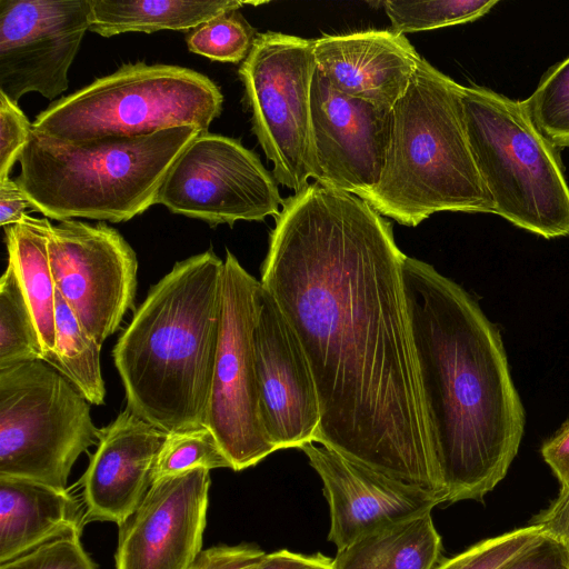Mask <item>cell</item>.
Returning a JSON list of instances; mask_svg holds the SVG:
<instances>
[{
	"mask_svg": "<svg viewBox=\"0 0 569 569\" xmlns=\"http://www.w3.org/2000/svg\"><path fill=\"white\" fill-rule=\"evenodd\" d=\"M313 40L282 32L257 33L239 68L252 129L278 183L295 193L309 182Z\"/></svg>",
	"mask_w": 569,
	"mask_h": 569,
	"instance_id": "9c48e42d",
	"label": "cell"
},
{
	"mask_svg": "<svg viewBox=\"0 0 569 569\" xmlns=\"http://www.w3.org/2000/svg\"><path fill=\"white\" fill-rule=\"evenodd\" d=\"M257 33L239 10L211 18L187 36L188 49L214 61L238 63L249 54Z\"/></svg>",
	"mask_w": 569,
	"mask_h": 569,
	"instance_id": "83f0119b",
	"label": "cell"
},
{
	"mask_svg": "<svg viewBox=\"0 0 569 569\" xmlns=\"http://www.w3.org/2000/svg\"><path fill=\"white\" fill-rule=\"evenodd\" d=\"M258 154L238 140L201 132L170 168L157 203L211 227L276 217L283 199Z\"/></svg>",
	"mask_w": 569,
	"mask_h": 569,
	"instance_id": "8fae6325",
	"label": "cell"
},
{
	"mask_svg": "<svg viewBox=\"0 0 569 569\" xmlns=\"http://www.w3.org/2000/svg\"><path fill=\"white\" fill-rule=\"evenodd\" d=\"M470 149L493 200V213L546 239L569 234V187L557 148L521 101L481 86H461Z\"/></svg>",
	"mask_w": 569,
	"mask_h": 569,
	"instance_id": "8992f818",
	"label": "cell"
},
{
	"mask_svg": "<svg viewBox=\"0 0 569 569\" xmlns=\"http://www.w3.org/2000/svg\"><path fill=\"white\" fill-rule=\"evenodd\" d=\"M98 431L90 402L49 363L0 370V476L64 490Z\"/></svg>",
	"mask_w": 569,
	"mask_h": 569,
	"instance_id": "ba28073f",
	"label": "cell"
},
{
	"mask_svg": "<svg viewBox=\"0 0 569 569\" xmlns=\"http://www.w3.org/2000/svg\"><path fill=\"white\" fill-rule=\"evenodd\" d=\"M261 267L310 366L315 443L393 480L443 492L430 442L392 226L318 182L283 199Z\"/></svg>",
	"mask_w": 569,
	"mask_h": 569,
	"instance_id": "6da1fadb",
	"label": "cell"
},
{
	"mask_svg": "<svg viewBox=\"0 0 569 569\" xmlns=\"http://www.w3.org/2000/svg\"><path fill=\"white\" fill-rule=\"evenodd\" d=\"M260 286V280L227 250L219 341L204 426L234 471L256 466L277 451L260 419L253 342Z\"/></svg>",
	"mask_w": 569,
	"mask_h": 569,
	"instance_id": "30bf717a",
	"label": "cell"
},
{
	"mask_svg": "<svg viewBox=\"0 0 569 569\" xmlns=\"http://www.w3.org/2000/svg\"><path fill=\"white\" fill-rule=\"evenodd\" d=\"M166 437L128 408L99 429L98 447L81 478L87 521L124 522L154 482Z\"/></svg>",
	"mask_w": 569,
	"mask_h": 569,
	"instance_id": "ac0fdd59",
	"label": "cell"
},
{
	"mask_svg": "<svg viewBox=\"0 0 569 569\" xmlns=\"http://www.w3.org/2000/svg\"><path fill=\"white\" fill-rule=\"evenodd\" d=\"M391 110L346 96L316 70L311 87L310 177L360 197L385 164Z\"/></svg>",
	"mask_w": 569,
	"mask_h": 569,
	"instance_id": "5bb4252c",
	"label": "cell"
},
{
	"mask_svg": "<svg viewBox=\"0 0 569 569\" xmlns=\"http://www.w3.org/2000/svg\"><path fill=\"white\" fill-rule=\"evenodd\" d=\"M460 89L421 58L391 109L380 179L359 197L381 216L416 227L441 211L493 213L468 141Z\"/></svg>",
	"mask_w": 569,
	"mask_h": 569,
	"instance_id": "277c9868",
	"label": "cell"
},
{
	"mask_svg": "<svg viewBox=\"0 0 569 569\" xmlns=\"http://www.w3.org/2000/svg\"><path fill=\"white\" fill-rule=\"evenodd\" d=\"M210 483L204 468L156 479L119 526L116 569H189L202 551Z\"/></svg>",
	"mask_w": 569,
	"mask_h": 569,
	"instance_id": "9a60e30c",
	"label": "cell"
},
{
	"mask_svg": "<svg viewBox=\"0 0 569 569\" xmlns=\"http://www.w3.org/2000/svg\"><path fill=\"white\" fill-rule=\"evenodd\" d=\"M101 345L79 322L56 289V365L91 403L103 405L106 386L100 365Z\"/></svg>",
	"mask_w": 569,
	"mask_h": 569,
	"instance_id": "cb8c5ba5",
	"label": "cell"
},
{
	"mask_svg": "<svg viewBox=\"0 0 569 569\" xmlns=\"http://www.w3.org/2000/svg\"><path fill=\"white\" fill-rule=\"evenodd\" d=\"M48 252L56 289L79 322L102 342L133 308L138 260L118 230L62 220L52 226Z\"/></svg>",
	"mask_w": 569,
	"mask_h": 569,
	"instance_id": "7c38bea8",
	"label": "cell"
},
{
	"mask_svg": "<svg viewBox=\"0 0 569 569\" xmlns=\"http://www.w3.org/2000/svg\"><path fill=\"white\" fill-rule=\"evenodd\" d=\"M32 123L18 102L0 92V183L9 179L12 166L27 146Z\"/></svg>",
	"mask_w": 569,
	"mask_h": 569,
	"instance_id": "1f68e13d",
	"label": "cell"
},
{
	"mask_svg": "<svg viewBox=\"0 0 569 569\" xmlns=\"http://www.w3.org/2000/svg\"><path fill=\"white\" fill-rule=\"evenodd\" d=\"M266 555L256 545H218L202 550L189 569H251Z\"/></svg>",
	"mask_w": 569,
	"mask_h": 569,
	"instance_id": "836d02e7",
	"label": "cell"
},
{
	"mask_svg": "<svg viewBox=\"0 0 569 569\" xmlns=\"http://www.w3.org/2000/svg\"><path fill=\"white\" fill-rule=\"evenodd\" d=\"M252 568H253V567H252ZM252 568H251V569H252Z\"/></svg>",
	"mask_w": 569,
	"mask_h": 569,
	"instance_id": "f35d334b",
	"label": "cell"
},
{
	"mask_svg": "<svg viewBox=\"0 0 569 569\" xmlns=\"http://www.w3.org/2000/svg\"><path fill=\"white\" fill-rule=\"evenodd\" d=\"M402 279L442 490L447 502L481 500L507 475L525 431L501 336L433 266L406 256Z\"/></svg>",
	"mask_w": 569,
	"mask_h": 569,
	"instance_id": "7a4b0ae2",
	"label": "cell"
},
{
	"mask_svg": "<svg viewBox=\"0 0 569 569\" xmlns=\"http://www.w3.org/2000/svg\"><path fill=\"white\" fill-rule=\"evenodd\" d=\"M237 0L180 1L90 0L89 30L102 37L126 32L151 33L159 30H192L221 13L239 10Z\"/></svg>",
	"mask_w": 569,
	"mask_h": 569,
	"instance_id": "603a6c76",
	"label": "cell"
},
{
	"mask_svg": "<svg viewBox=\"0 0 569 569\" xmlns=\"http://www.w3.org/2000/svg\"><path fill=\"white\" fill-rule=\"evenodd\" d=\"M90 0H0V92L53 100L90 27Z\"/></svg>",
	"mask_w": 569,
	"mask_h": 569,
	"instance_id": "4fadbf2b",
	"label": "cell"
},
{
	"mask_svg": "<svg viewBox=\"0 0 569 569\" xmlns=\"http://www.w3.org/2000/svg\"><path fill=\"white\" fill-rule=\"evenodd\" d=\"M43 359L30 306L13 266L8 261L0 279V370Z\"/></svg>",
	"mask_w": 569,
	"mask_h": 569,
	"instance_id": "d4e9b609",
	"label": "cell"
},
{
	"mask_svg": "<svg viewBox=\"0 0 569 569\" xmlns=\"http://www.w3.org/2000/svg\"><path fill=\"white\" fill-rule=\"evenodd\" d=\"M441 537L431 511L370 532L337 551L333 569H432Z\"/></svg>",
	"mask_w": 569,
	"mask_h": 569,
	"instance_id": "7402d4cb",
	"label": "cell"
},
{
	"mask_svg": "<svg viewBox=\"0 0 569 569\" xmlns=\"http://www.w3.org/2000/svg\"><path fill=\"white\" fill-rule=\"evenodd\" d=\"M52 224L47 218L26 214L4 228L8 261L13 266L39 332L43 359L56 365V284L48 241Z\"/></svg>",
	"mask_w": 569,
	"mask_h": 569,
	"instance_id": "44dd1931",
	"label": "cell"
},
{
	"mask_svg": "<svg viewBox=\"0 0 569 569\" xmlns=\"http://www.w3.org/2000/svg\"><path fill=\"white\" fill-rule=\"evenodd\" d=\"M500 569H569V543L543 533L537 542Z\"/></svg>",
	"mask_w": 569,
	"mask_h": 569,
	"instance_id": "d6a6232c",
	"label": "cell"
},
{
	"mask_svg": "<svg viewBox=\"0 0 569 569\" xmlns=\"http://www.w3.org/2000/svg\"><path fill=\"white\" fill-rule=\"evenodd\" d=\"M521 103L536 128L556 148L569 147V56L548 69Z\"/></svg>",
	"mask_w": 569,
	"mask_h": 569,
	"instance_id": "4316f807",
	"label": "cell"
},
{
	"mask_svg": "<svg viewBox=\"0 0 569 569\" xmlns=\"http://www.w3.org/2000/svg\"><path fill=\"white\" fill-rule=\"evenodd\" d=\"M541 453L560 482V492L569 491V420L542 445Z\"/></svg>",
	"mask_w": 569,
	"mask_h": 569,
	"instance_id": "e575fe53",
	"label": "cell"
},
{
	"mask_svg": "<svg viewBox=\"0 0 569 569\" xmlns=\"http://www.w3.org/2000/svg\"><path fill=\"white\" fill-rule=\"evenodd\" d=\"M196 468H229L231 463L206 426L167 433L158 453L154 480Z\"/></svg>",
	"mask_w": 569,
	"mask_h": 569,
	"instance_id": "f1b7e54d",
	"label": "cell"
},
{
	"mask_svg": "<svg viewBox=\"0 0 569 569\" xmlns=\"http://www.w3.org/2000/svg\"><path fill=\"white\" fill-rule=\"evenodd\" d=\"M222 102L220 88L198 71L127 63L51 103L32 129L69 142L147 136L181 126L206 132Z\"/></svg>",
	"mask_w": 569,
	"mask_h": 569,
	"instance_id": "52a82bcc",
	"label": "cell"
},
{
	"mask_svg": "<svg viewBox=\"0 0 569 569\" xmlns=\"http://www.w3.org/2000/svg\"><path fill=\"white\" fill-rule=\"evenodd\" d=\"M29 209L34 210L16 180L0 183V223L3 228L21 221Z\"/></svg>",
	"mask_w": 569,
	"mask_h": 569,
	"instance_id": "8d00e7d4",
	"label": "cell"
},
{
	"mask_svg": "<svg viewBox=\"0 0 569 569\" xmlns=\"http://www.w3.org/2000/svg\"><path fill=\"white\" fill-rule=\"evenodd\" d=\"M86 509L67 489L0 476V563L69 532L82 533Z\"/></svg>",
	"mask_w": 569,
	"mask_h": 569,
	"instance_id": "ffe728a7",
	"label": "cell"
},
{
	"mask_svg": "<svg viewBox=\"0 0 569 569\" xmlns=\"http://www.w3.org/2000/svg\"><path fill=\"white\" fill-rule=\"evenodd\" d=\"M223 261L177 262L153 284L112 357L127 408L166 433L204 426L221 319Z\"/></svg>",
	"mask_w": 569,
	"mask_h": 569,
	"instance_id": "3957f363",
	"label": "cell"
},
{
	"mask_svg": "<svg viewBox=\"0 0 569 569\" xmlns=\"http://www.w3.org/2000/svg\"><path fill=\"white\" fill-rule=\"evenodd\" d=\"M543 533L539 526L531 523L482 540L455 557L441 559L432 569H500Z\"/></svg>",
	"mask_w": 569,
	"mask_h": 569,
	"instance_id": "f546056e",
	"label": "cell"
},
{
	"mask_svg": "<svg viewBox=\"0 0 569 569\" xmlns=\"http://www.w3.org/2000/svg\"><path fill=\"white\" fill-rule=\"evenodd\" d=\"M252 569H333V559L322 553L302 555L281 549L266 553Z\"/></svg>",
	"mask_w": 569,
	"mask_h": 569,
	"instance_id": "d590c367",
	"label": "cell"
},
{
	"mask_svg": "<svg viewBox=\"0 0 569 569\" xmlns=\"http://www.w3.org/2000/svg\"><path fill=\"white\" fill-rule=\"evenodd\" d=\"M317 71L337 91L392 109L422 57L392 30L326 34L313 40Z\"/></svg>",
	"mask_w": 569,
	"mask_h": 569,
	"instance_id": "d6986e66",
	"label": "cell"
},
{
	"mask_svg": "<svg viewBox=\"0 0 569 569\" xmlns=\"http://www.w3.org/2000/svg\"><path fill=\"white\" fill-rule=\"evenodd\" d=\"M81 533L69 532L7 562L0 569H97L81 543Z\"/></svg>",
	"mask_w": 569,
	"mask_h": 569,
	"instance_id": "4dcf8cb0",
	"label": "cell"
},
{
	"mask_svg": "<svg viewBox=\"0 0 569 569\" xmlns=\"http://www.w3.org/2000/svg\"><path fill=\"white\" fill-rule=\"evenodd\" d=\"M545 533L569 543V491L559 492L551 505L541 511L532 522Z\"/></svg>",
	"mask_w": 569,
	"mask_h": 569,
	"instance_id": "74e56055",
	"label": "cell"
},
{
	"mask_svg": "<svg viewBox=\"0 0 569 569\" xmlns=\"http://www.w3.org/2000/svg\"><path fill=\"white\" fill-rule=\"evenodd\" d=\"M300 449L322 481L330 512L328 540L338 550L370 532L447 502L446 493L393 480L315 442Z\"/></svg>",
	"mask_w": 569,
	"mask_h": 569,
	"instance_id": "e0dca14e",
	"label": "cell"
},
{
	"mask_svg": "<svg viewBox=\"0 0 569 569\" xmlns=\"http://www.w3.org/2000/svg\"><path fill=\"white\" fill-rule=\"evenodd\" d=\"M497 3V0H387L382 6L390 19V30L405 36L477 20Z\"/></svg>",
	"mask_w": 569,
	"mask_h": 569,
	"instance_id": "484cf974",
	"label": "cell"
},
{
	"mask_svg": "<svg viewBox=\"0 0 569 569\" xmlns=\"http://www.w3.org/2000/svg\"><path fill=\"white\" fill-rule=\"evenodd\" d=\"M201 132L181 126L69 142L32 129L16 181L34 210L54 220L128 221L157 204L170 168Z\"/></svg>",
	"mask_w": 569,
	"mask_h": 569,
	"instance_id": "5b68a950",
	"label": "cell"
},
{
	"mask_svg": "<svg viewBox=\"0 0 569 569\" xmlns=\"http://www.w3.org/2000/svg\"><path fill=\"white\" fill-rule=\"evenodd\" d=\"M253 342L260 419L270 442L277 450L315 442L320 406L313 376L296 335L262 286Z\"/></svg>",
	"mask_w": 569,
	"mask_h": 569,
	"instance_id": "2e32d148",
	"label": "cell"
}]
</instances>
